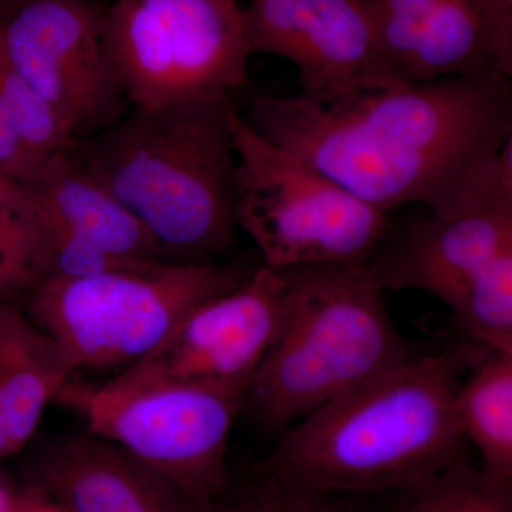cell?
<instances>
[{
    "mask_svg": "<svg viewBox=\"0 0 512 512\" xmlns=\"http://www.w3.org/2000/svg\"><path fill=\"white\" fill-rule=\"evenodd\" d=\"M242 119L355 197L387 212L421 204L443 218L501 211L511 168L512 79L443 77L319 106L255 96Z\"/></svg>",
    "mask_w": 512,
    "mask_h": 512,
    "instance_id": "1",
    "label": "cell"
},
{
    "mask_svg": "<svg viewBox=\"0 0 512 512\" xmlns=\"http://www.w3.org/2000/svg\"><path fill=\"white\" fill-rule=\"evenodd\" d=\"M485 350L458 342L339 397L281 434L264 476L320 497L400 493L427 480L467 457L456 394Z\"/></svg>",
    "mask_w": 512,
    "mask_h": 512,
    "instance_id": "2",
    "label": "cell"
},
{
    "mask_svg": "<svg viewBox=\"0 0 512 512\" xmlns=\"http://www.w3.org/2000/svg\"><path fill=\"white\" fill-rule=\"evenodd\" d=\"M229 96L128 111L70 148L173 262H211L234 237L235 157Z\"/></svg>",
    "mask_w": 512,
    "mask_h": 512,
    "instance_id": "3",
    "label": "cell"
},
{
    "mask_svg": "<svg viewBox=\"0 0 512 512\" xmlns=\"http://www.w3.org/2000/svg\"><path fill=\"white\" fill-rule=\"evenodd\" d=\"M282 328L247 393L259 426L282 434L387 370L420 356L394 325L369 265L286 269Z\"/></svg>",
    "mask_w": 512,
    "mask_h": 512,
    "instance_id": "4",
    "label": "cell"
},
{
    "mask_svg": "<svg viewBox=\"0 0 512 512\" xmlns=\"http://www.w3.org/2000/svg\"><path fill=\"white\" fill-rule=\"evenodd\" d=\"M254 269L153 261L82 278H50L28 293V315L77 370L133 365L201 302Z\"/></svg>",
    "mask_w": 512,
    "mask_h": 512,
    "instance_id": "5",
    "label": "cell"
},
{
    "mask_svg": "<svg viewBox=\"0 0 512 512\" xmlns=\"http://www.w3.org/2000/svg\"><path fill=\"white\" fill-rule=\"evenodd\" d=\"M234 215L275 271L369 264L389 214L355 197L235 111Z\"/></svg>",
    "mask_w": 512,
    "mask_h": 512,
    "instance_id": "6",
    "label": "cell"
},
{
    "mask_svg": "<svg viewBox=\"0 0 512 512\" xmlns=\"http://www.w3.org/2000/svg\"><path fill=\"white\" fill-rule=\"evenodd\" d=\"M244 399L245 390L210 383L70 379L55 400L204 507L227 491L229 434Z\"/></svg>",
    "mask_w": 512,
    "mask_h": 512,
    "instance_id": "7",
    "label": "cell"
},
{
    "mask_svg": "<svg viewBox=\"0 0 512 512\" xmlns=\"http://www.w3.org/2000/svg\"><path fill=\"white\" fill-rule=\"evenodd\" d=\"M104 42L133 110L229 96L248 80L237 0H116Z\"/></svg>",
    "mask_w": 512,
    "mask_h": 512,
    "instance_id": "8",
    "label": "cell"
},
{
    "mask_svg": "<svg viewBox=\"0 0 512 512\" xmlns=\"http://www.w3.org/2000/svg\"><path fill=\"white\" fill-rule=\"evenodd\" d=\"M96 0H0V46L56 110L73 140L131 110L104 42Z\"/></svg>",
    "mask_w": 512,
    "mask_h": 512,
    "instance_id": "9",
    "label": "cell"
},
{
    "mask_svg": "<svg viewBox=\"0 0 512 512\" xmlns=\"http://www.w3.org/2000/svg\"><path fill=\"white\" fill-rule=\"evenodd\" d=\"M241 13L251 52L291 62L319 106L409 84L380 50L365 0H249Z\"/></svg>",
    "mask_w": 512,
    "mask_h": 512,
    "instance_id": "10",
    "label": "cell"
},
{
    "mask_svg": "<svg viewBox=\"0 0 512 512\" xmlns=\"http://www.w3.org/2000/svg\"><path fill=\"white\" fill-rule=\"evenodd\" d=\"M282 272L261 265L235 288L184 316L170 335L114 377L126 384L200 382L245 390L264 362L286 313Z\"/></svg>",
    "mask_w": 512,
    "mask_h": 512,
    "instance_id": "11",
    "label": "cell"
},
{
    "mask_svg": "<svg viewBox=\"0 0 512 512\" xmlns=\"http://www.w3.org/2000/svg\"><path fill=\"white\" fill-rule=\"evenodd\" d=\"M508 247L512 211L443 218L426 208L396 238L383 237L367 265L384 291L416 289L450 306L471 278Z\"/></svg>",
    "mask_w": 512,
    "mask_h": 512,
    "instance_id": "12",
    "label": "cell"
},
{
    "mask_svg": "<svg viewBox=\"0 0 512 512\" xmlns=\"http://www.w3.org/2000/svg\"><path fill=\"white\" fill-rule=\"evenodd\" d=\"M39 481L37 488L72 512H198L201 508L153 468L92 433L50 450Z\"/></svg>",
    "mask_w": 512,
    "mask_h": 512,
    "instance_id": "13",
    "label": "cell"
},
{
    "mask_svg": "<svg viewBox=\"0 0 512 512\" xmlns=\"http://www.w3.org/2000/svg\"><path fill=\"white\" fill-rule=\"evenodd\" d=\"M26 185L53 227L127 261H168L150 231L69 150L50 157Z\"/></svg>",
    "mask_w": 512,
    "mask_h": 512,
    "instance_id": "14",
    "label": "cell"
},
{
    "mask_svg": "<svg viewBox=\"0 0 512 512\" xmlns=\"http://www.w3.org/2000/svg\"><path fill=\"white\" fill-rule=\"evenodd\" d=\"M73 373L62 349L28 312L0 299V460L28 443Z\"/></svg>",
    "mask_w": 512,
    "mask_h": 512,
    "instance_id": "15",
    "label": "cell"
},
{
    "mask_svg": "<svg viewBox=\"0 0 512 512\" xmlns=\"http://www.w3.org/2000/svg\"><path fill=\"white\" fill-rule=\"evenodd\" d=\"M498 73L512 79V0H439L409 82Z\"/></svg>",
    "mask_w": 512,
    "mask_h": 512,
    "instance_id": "16",
    "label": "cell"
},
{
    "mask_svg": "<svg viewBox=\"0 0 512 512\" xmlns=\"http://www.w3.org/2000/svg\"><path fill=\"white\" fill-rule=\"evenodd\" d=\"M458 426L488 476L512 483V355L485 350L456 394Z\"/></svg>",
    "mask_w": 512,
    "mask_h": 512,
    "instance_id": "17",
    "label": "cell"
},
{
    "mask_svg": "<svg viewBox=\"0 0 512 512\" xmlns=\"http://www.w3.org/2000/svg\"><path fill=\"white\" fill-rule=\"evenodd\" d=\"M50 275V228L28 185L0 175V298L30 292Z\"/></svg>",
    "mask_w": 512,
    "mask_h": 512,
    "instance_id": "18",
    "label": "cell"
},
{
    "mask_svg": "<svg viewBox=\"0 0 512 512\" xmlns=\"http://www.w3.org/2000/svg\"><path fill=\"white\" fill-rule=\"evenodd\" d=\"M448 308L467 340L512 355V247L481 268Z\"/></svg>",
    "mask_w": 512,
    "mask_h": 512,
    "instance_id": "19",
    "label": "cell"
},
{
    "mask_svg": "<svg viewBox=\"0 0 512 512\" xmlns=\"http://www.w3.org/2000/svg\"><path fill=\"white\" fill-rule=\"evenodd\" d=\"M399 494L392 512H512V483L488 476L468 457Z\"/></svg>",
    "mask_w": 512,
    "mask_h": 512,
    "instance_id": "20",
    "label": "cell"
},
{
    "mask_svg": "<svg viewBox=\"0 0 512 512\" xmlns=\"http://www.w3.org/2000/svg\"><path fill=\"white\" fill-rule=\"evenodd\" d=\"M0 101L25 143L45 160L70 150L76 143L56 110L12 66L0 46Z\"/></svg>",
    "mask_w": 512,
    "mask_h": 512,
    "instance_id": "21",
    "label": "cell"
},
{
    "mask_svg": "<svg viewBox=\"0 0 512 512\" xmlns=\"http://www.w3.org/2000/svg\"><path fill=\"white\" fill-rule=\"evenodd\" d=\"M46 161L25 143L0 101V175L28 184Z\"/></svg>",
    "mask_w": 512,
    "mask_h": 512,
    "instance_id": "22",
    "label": "cell"
},
{
    "mask_svg": "<svg viewBox=\"0 0 512 512\" xmlns=\"http://www.w3.org/2000/svg\"><path fill=\"white\" fill-rule=\"evenodd\" d=\"M225 512H291V501L284 487L265 477L244 497L225 503Z\"/></svg>",
    "mask_w": 512,
    "mask_h": 512,
    "instance_id": "23",
    "label": "cell"
},
{
    "mask_svg": "<svg viewBox=\"0 0 512 512\" xmlns=\"http://www.w3.org/2000/svg\"><path fill=\"white\" fill-rule=\"evenodd\" d=\"M8 512H72L40 488L12 498Z\"/></svg>",
    "mask_w": 512,
    "mask_h": 512,
    "instance_id": "24",
    "label": "cell"
},
{
    "mask_svg": "<svg viewBox=\"0 0 512 512\" xmlns=\"http://www.w3.org/2000/svg\"><path fill=\"white\" fill-rule=\"evenodd\" d=\"M282 487V485H281ZM289 501H291V512H350L343 508L336 507L330 503L329 497H320V495L298 493V491L288 490Z\"/></svg>",
    "mask_w": 512,
    "mask_h": 512,
    "instance_id": "25",
    "label": "cell"
},
{
    "mask_svg": "<svg viewBox=\"0 0 512 512\" xmlns=\"http://www.w3.org/2000/svg\"><path fill=\"white\" fill-rule=\"evenodd\" d=\"M12 495L0 485V512H8L10 503H12Z\"/></svg>",
    "mask_w": 512,
    "mask_h": 512,
    "instance_id": "26",
    "label": "cell"
},
{
    "mask_svg": "<svg viewBox=\"0 0 512 512\" xmlns=\"http://www.w3.org/2000/svg\"><path fill=\"white\" fill-rule=\"evenodd\" d=\"M198 512H225V503L221 500L217 501V503L204 505Z\"/></svg>",
    "mask_w": 512,
    "mask_h": 512,
    "instance_id": "27",
    "label": "cell"
},
{
    "mask_svg": "<svg viewBox=\"0 0 512 512\" xmlns=\"http://www.w3.org/2000/svg\"><path fill=\"white\" fill-rule=\"evenodd\" d=\"M0 299H3V298H0Z\"/></svg>",
    "mask_w": 512,
    "mask_h": 512,
    "instance_id": "28",
    "label": "cell"
}]
</instances>
